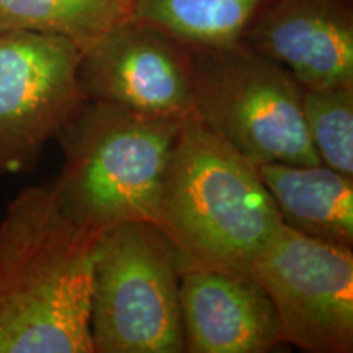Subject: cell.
Instances as JSON below:
<instances>
[{
	"label": "cell",
	"mask_w": 353,
	"mask_h": 353,
	"mask_svg": "<svg viewBox=\"0 0 353 353\" xmlns=\"http://www.w3.org/2000/svg\"><path fill=\"white\" fill-rule=\"evenodd\" d=\"M185 268L187 262L152 221L101 232L90 298L94 353H183Z\"/></svg>",
	"instance_id": "4"
},
{
	"label": "cell",
	"mask_w": 353,
	"mask_h": 353,
	"mask_svg": "<svg viewBox=\"0 0 353 353\" xmlns=\"http://www.w3.org/2000/svg\"><path fill=\"white\" fill-rule=\"evenodd\" d=\"M154 223L188 267L250 278L281 218L254 162L193 118L180 126Z\"/></svg>",
	"instance_id": "2"
},
{
	"label": "cell",
	"mask_w": 353,
	"mask_h": 353,
	"mask_svg": "<svg viewBox=\"0 0 353 353\" xmlns=\"http://www.w3.org/2000/svg\"><path fill=\"white\" fill-rule=\"evenodd\" d=\"M82 48L68 38L0 32V179L32 172L85 101Z\"/></svg>",
	"instance_id": "7"
},
{
	"label": "cell",
	"mask_w": 353,
	"mask_h": 353,
	"mask_svg": "<svg viewBox=\"0 0 353 353\" xmlns=\"http://www.w3.org/2000/svg\"><path fill=\"white\" fill-rule=\"evenodd\" d=\"M192 61L196 120L254 164H321L288 70L244 43L192 48Z\"/></svg>",
	"instance_id": "5"
},
{
	"label": "cell",
	"mask_w": 353,
	"mask_h": 353,
	"mask_svg": "<svg viewBox=\"0 0 353 353\" xmlns=\"http://www.w3.org/2000/svg\"><path fill=\"white\" fill-rule=\"evenodd\" d=\"M250 278L272 299L286 345L306 353L353 352V247L306 236L281 221Z\"/></svg>",
	"instance_id": "6"
},
{
	"label": "cell",
	"mask_w": 353,
	"mask_h": 353,
	"mask_svg": "<svg viewBox=\"0 0 353 353\" xmlns=\"http://www.w3.org/2000/svg\"><path fill=\"white\" fill-rule=\"evenodd\" d=\"M280 218L294 231L353 247V176L324 164H255Z\"/></svg>",
	"instance_id": "11"
},
{
	"label": "cell",
	"mask_w": 353,
	"mask_h": 353,
	"mask_svg": "<svg viewBox=\"0 0 353 353\" xmlns=\"http://www.w3.org/2000/svg\"><path fill=\"white\" fill-rule=\"evenodd\" d=\"M275 0H132L131 19L164 30L190 48L241 43Z\"/></svg>",
	"instance_id": "12"
},
{
	"label": "cell",
	"mask_w": 353,
	"mask_h": 353,
	"mask_svg": "<svg viewBox=\"0 0 353 353\" xmlns=\"http://www.w3.org/2000/svg\"><path fill=\"white\" fill-rule=\"evenodd\" d=\"M241 43L303 88L353 87V0H275Z\"/></svg>",
	"instance_id": "9"
},
{
	"label": "cell",
	"mask_w": 353,
	"mask_h": 353,
	"mask_svg": "<svg viewBox=\"0 0 353 353\" xmlns=\"http://www.w3.org/2000/svg\"><path fill=\"white\" fill-rule=\"evenodd\" d=\"M180 312L185 352L267 353L286 345L275 306L252 278L185 268Z\"/></svg>",
	"instance_id": "10"
},
{
	"label": "cell",
	"mask_w": 353,
	"mask_h": 353,
	"mask_svg": "<svg viewBox=\"0 0 353 353\" xmlns=\"http://www.w3.org/2000/svg\"><path fill=\"white\" fill-rule=\"evenodd\" d=\"M87 100L187 121L196 118L192 48L157 26L130 19L82 51Z\"/></svg>",
	"instance_id": "8"
},
{
	"label": "cell",
	"mask_w": 353,
	"mask_h": 353,
	"mask_svg": "<svg viewBox=\"0 0 353 353\" xmlns=\"http://www.w3.org/2000/svg\"><path fill=\"white\" fill-rule=\"evenodd\" d=\"M303 118L321 164L353 176V87L304 88Z\"/></svg>",
	"instance_id": "14"
},
{
	"label": "cell",
	"mask_w": 353,
	"mask_h": 353,
	"mask_svg": "<svg viewBox=\"0 0 353 353\" xmlns=\"http://www.w3.org/2000/svg\"><path fill=\"white\" fill-rule=\"evenodd\" d=\"M182 123L83 101L56 136L64 165L50 188L64 213L97 234L131 221L154 223Z\"/></svg>",
	"instance_id": "3"
},
{
	"label": "cell",
	"mask_w": 353,
	"mask_h": 353,
	"mask_svg": "<svg viewBox=\"0 0 353 353\" xmlns=\"http://www.w3.org/2000/svg\"><path fill=\"white\" fill-rule=\"evenodd\" d=\"M100 234L30 185L0 221V353H94L90 298Z\"/></svg>",
	"instance_id": "1"
},
{
	"label": "cell",
	"mask_w": 353,
	"mask_h": 353,
	"mask_svg": "<svg viewBox=\"0 0 353 353\" xmlns=\"http://www.w3.org/2000/svg\"><path fill=\"white\" fill-rule=\"evenodd\" d=\"M131 10L132 0H0V32L56 34L83 51Z\"/></svg>",
	"instance_id": "13"
}]
</instances>
